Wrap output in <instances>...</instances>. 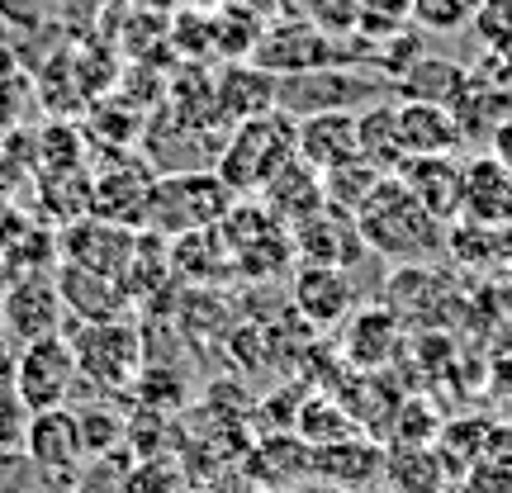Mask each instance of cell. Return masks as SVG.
Wrapping results in <instances>:
<instances>
[{
	"mask_svg": "<svg viewBox=\"0 0 512 493\" xmlns=\"http://www.w3.org/2000/svg\"><path fill=\"white\" fill-rule=\"evenodd\" d=\"M399 133L408 157H456L465 147L456 114L446 105H422V100H399Z\"/></svg>",
	"mask_w": 512,
	"mask_h": 493,
	"instance_id": "cell-25",
	"label": "cell"
},
{
	"mask_svg": "<svg viewBox=\"0 0 512 493\" xmlns=\"http://www.w3.org/2000/svg\"><path fill=\"white\" fill-rule=\"evenodd\" d=\"M299 162H309L313 171L342 166L351 157H361L356 143V110H328V114H304L299 119Z\"/></svg>",
	"mask_w": 512,
	"mask_h": 493,
	"instance_id": "cell-20",
	"label": "cell"
},
{
	"mask_svg": "<svg viewBox=\"0 0 512 493\" xmlns=\"http://www.w3.org/2000/svg\"><path fill=\"white\" fill-rule=\"evenodd\" d=\"M72 418H76V437H81V456L86 460L119 456V446L128 441V418L119 408L81 403V408H72Z\"/></svg>",
	"mask_w": 512,
	"mask_h": 493,
	"instance_id": "cell-28",
	"label": "cell"
},
{
	"mask_svg": "<svg viewBox=\"0 0 512 493\" xmlns=\"http://www.w3.org/2000/svg\"><path fill=\"white\" fill-rule=\"evenodd\" d=\"M233 200H238V195L223 185V176L214 166L171 171V176H157V181H152L143 228L152 238H181V233H195V228H214V223H223V214L233 209Z\"/></svg>",
	"mask_w": 512,
	"mask_h": 493,
	"instance_id": "cell-3",
	"label": "cell"
},
{
	"mask_svg": "<svg viewBox=\"0 0 512 493\" xmlns=\"http://www.w3.org/2000/svg\"><path fill=\"white\" fill-rule=\"evenodd\" d=\"M256 200L266 204L285 228H299V223H309L313 214H323V209H328V195H323V171H313L309 162H299V157H294L290 166H280L271 181L261 185V195H256Z\"/></svg>",
	"mask_w": 512,
	"mask_h": 493,
	"instance_id": "cell-18",
	"label": "cell"
},
{
	"mask_svg": "<svg viewBox=\"0 0 512 493\" xmlns=\"http://www.w3.org/2000/svg\"><path fill=\"white\" fill-rule=\"evenodd\" d=\"M356 228L366 238L370 256L394 266H422L446 256V223L432 219L399 176H380L370 200L356 209Z\"/></svg>",
	"mask_w": 512,
	"mask_h": 493,
	"instance_id": "cell-1",
	"label": "cell"
},
{
	"mask_svg": "<svg viewBox=\"0 0 512 493\" xmlns=\"http://www.w3.org/2000/svg\"><path fill=\"white\" fill-rule=\"evenodd\" d=\"M370 256L366 238L351 214L323 209L309 223L294 228V266H332V271H351Z\"/></svg>",
	"mask_w": 512,
	"mask_h": 493,
	"instance_id": "cell-10",
	"label": "cell"
},
{
	"mask_svg": "<svg viewBox=\"0 0 512 493\" xmlns=\"http://www.w3.org/2000/svg\"><path fill=\"white\" fill-rule=\"evenodd\" d=\"M67 328V304H62V290L48 275H24L15 285L0 290V332L15 337L19 347L24 342H38V337H53V332Z\"/></svg>",
	"mask_w": 512,
	"mask_h": 493,
	"instance_id": "cell-9",
	"label": "cell"
},
{
	"mask_svg": "<svg viewBox=\"0 0 512 493\" xmlns=\"http://www.w3.org/2000/svg\"><path fill=\"white\" fill-rule=\"evenodd\" d=\"M290 299L294 313L313 332L342 328L356 313V280H351V271H332V266H294Z\"/></svg>",
	"mask_w": 512,
	"mask_h": 493,
	"instance_id": "cell-11",
	"label": "cell"
},
{
	"mask_svg": "<svg viewBox=\"0 0 512 493\" xmlns=\"http://www.w3.org/2000/svg\"><path fill=\"white\" fill-rule=\"evenodd\" d=\"M384 91H389V81H375V76L356 72L351 62H323V67H309V72L280 76L275 110L294 114V119L328 114V110H366Z\"/></svg>",
	"mask_w": 512,
	"mask_h": 493,
	"instance_id": "cell-5",
	"label": "cell"
},
{
	"mask_svg": "<svg viewBox=\"0 0 512 493\" xmlns=\"http://www.w3.org/2000/svg\"><path fill=\"white\" fill-rule=\"evenodd\" d=\"M380 176H389V171H380V166L366 162V157H351V162H342V166H328V171H323V195H328V209L356 219V209L370 200V190L380 185Z\"/></svg>",
	"mask_w": 512,
	"mask_h": 493,
	"instance_id": "cell-29",
	"label": "cell"
},
{
	"mask_svg": "<svg viewBox=\"0 0 512 493\" xmlns=\"http://www.w3.org/2000/svg\"><path fill=\"white\" fill-rule=\"evenodd\" d=\"M124 5H133V10H147V15H176L185 0H124Z\"/></svg>",
	"mask_w": 512,
	"mask_h": 493,
	"instance_id": "cell-37",
	"label": "cell"
},
{
	"mask_svg": "<svg viewBox=\"0 0 512 493\" xmlns=\"http://www.w3.org/2000/svg\"><path fill=\"white\" fill-rule=\"evenodd\" d=\"M384 475V446L366 437H347L313 451V479H332V489L361 493Z\"/></svg>",
	"mask_w": 512,
	"mask_h": 493,
	"instance_id": "cell-21",
	"label": "cell"
},
{
	"mask_svg": "<svg viewBox=\"0 0 512 493\" xmlns=\"http://www.w3.org/2000/svg\"><path fill=\"white\" fill-rule=\"evenodd\" d=\"M124 493H185V470L171 456H143L124 465Z\"/></svg>",
	"mask_w": 512,
	"mask_h": 493,
	"instance_id": "cell-31",
	"label": "cell"
},
{
	"mask_svg": "<svg viewBox=\"0 0 512 493\" xmlns=\"http://www.w3.org/2000/svg\"><path fill=\"white\" fill-rule=\"evenodd\" d=\"M67 342H72L76 370L81 380H91L95 389H128V384L143 375V332L110 318V323H72Z\"/></svg>",
	"mask_w": 512,
	"mask_h": 493,
	"instance_id": "cell-6",
	"label": "cell"
},
{
	"mask_svg": "<svg viewBox=\"0 0 512 493\" xmlns=\"http://www.w3.org/2000/svg\"><path fill=\"white\" fill-rule=\"evenodd\" d=\"M384 489L389 493H451L456 479L446 475L432 441H394L384 446Z\"/></svg>",
	"mask_w": 512,
	"mask_h": 493,
	"instance_id": "cell-22",
	"label": "cell"
},
{
	"mask_svg": "<svg viewBox=\"0 0 512 493\" xmlns=\"http://www.w3.org/2000/svg\"><path fill=\"white\" fill-rule=\"evenodd\" d=\"M233 5H242V10H252L256 19H266V24H271V19L285 15V5H290V0H233Z\"/></svg>",
	"mask_w": 512,
	"mask_h": 493,
	"instance_id": "cell-35",
	"label": "cell"
},
{
	"mask_svg": "<svg viewBox=\"0 0 512 493\" xmlns=\"http://www.w3.org/2000/svg\"><path fill=\"white\" fill-rule=\"evenodd\" d=\"M399 342H403V323L394 309H356L342 323V356H347L351 370H384L394 356H399Z\"/></svg>",
	"mask_w": 512,
	"mask_h": 493,
	"instance_id": "cell-15",
	"label": "cell"
},
{
	"mask_svg": "<svg viewBox=\"0 0 512 493\" xmlns=\"http://www.w3.org/2000/svg\"><path fill=\"white\" fill-rule=\"evenodd\" d=\"M57 290H62V304L76 323H110V318H124V309L133 304L119 275H100L86 271V266H62L57 275Z\"/></svg>",
	"mask_w": 512,
	"mask_h": 493,
	"instance_id": "cell-17",
	"label": "cell"
},
{
	"mask_svg": "<svg viewBox=\"0 0 512 493\" xmlns=\"http://www.w3.org/2000/svg\"><path fill=\"white\" fill-rule=\"evenodd\" d=\"M484 5V0H413V19H418L422 29H465L470 19H475V10Z\"/></svg>",
	"mask_w": 512,
	"mask_h": 493,
	"instance_id": "cell-32",
	"label": "cell"
},
{
	"mask_svg": "<svg viewBox=\"0 0 512 493\" xmlns=\"http://www.w3.org/2000/svg\"><path fill=\"white\" fill-rule=\"evenodd\" d=\"M460 219L470 223H512V171L494 152L465 162V190H460Z\"/></svg>",
	"mask_w": 512,
	"mask_h": 493,
	"instance_id": "cell-19",
	"label": "cell"
},
{
	"mask_svg": "<svg viewBox=\"0 0 512 493\" xmlns=\"http://www.w3.org/2000/svg\"><path fill=\"white\" fill-rule=\"evenodd\" d=\"M252 62L266 67L271 76H294V72H309V67H323V62H347V57L332 43V34H323L318 24L280 15L261 29V38H256V48H252Z\"/></svg>",
	"mask_w": 512,
	"mask_h": 493,
	"instance_id": "cell-8",
	"label": "cell"
},
{
	"mask_svg": "<svg viewBox=\"0 0 512 493\" xmlns=\"http://www.w3.org/2000/svg\"><path fill=\"white\" fill-rule=\"evenodd\" d=\"M214 19V57L223 62H252V48L261 29H266V19H256L252 10H242V5H219V10H209Z\"/></svg>",
	"mask_w": 512,
	"mask_h": 493,
	"instance_id": "cell-30",
	"label": "cell"
},
{
	"mask_svg": "<svg viewBox=\"0 0 512 493\" xmlns=\"http://www.w3.org/2000/svg\"><path fill=\"white\" fill-rule=\"evenodd\" d=\"M24 456L34 460V470L53 475L57 484L72 489V479L81 475V437H76L72 408H48V413H29V432H24Z\"/></svg>",
	"mask_w": 512,
	"mask_h": 493,
	"instance_id": "cell-12",
	"label": "cell"
},
{
	"mask_svg": "<svg viewBox=\"0 0 512 493\" xmlns=\"http://www.w3.org/2000/svg\"><path fill=\"white\" fill-rule=\"evenodd\" d=\"M81 380L72 356V342L67 332H53V337H38V342H24L15 351V394L29 413H48V408H67L72 399V384Z\"/></svg>",
	"mask_w": 512,
	"mask_h": 493,
	"instance_id": "cell-7",
	"label": "cell"
},
{
	"mask_svg": "<svg viewBox=\"0 0 512 493\" xmlns=\"http://www.w3.org/2000/svg\"><path fill=\"white\" fill-rule=\"evenodd\" d=\"M465 86H470V72H465L460 62L422 53L389 81V95H399V100H422V105H446V110H451L460 95H465Z\"/></svg>",
	"mask_w": 512,
	"mask_h": 493,
	"instance_id": "cell-23",
	"label": "cell"
},
{
	"mask_svg": "<svg viewBox=\"0 0 512 493\" xmlns=\"http://www.w3.org/2000/svg\"><path fill=\"white\" fill-rule=\"evenodd\" d=\"M408 195L441 223L460 219V190H465V162L456 157H403V166L394 171Z\"/></svg>",
	"mask_w": 512,
	"mask_h": 493,
	"instance_id": "cell-14",
	"label": "cell"
},
{
	"mask_svg": "<svg viewBox=\"0 0 512 493\" xmlns=\"http://www.w3.org/2000/svg\"><path fill=\"white\" fill-rule=\"evenodd\" d=\"M299 119L285 110L252 114L223 133L219 162L214 171L223 176V185L233 195H261V185L271 181L280 166H290L299 157Z\"/></svg>",
	"mask_w": 512,
	"mask_h": 493,
	"instance_id": "cell-2",
	"label": "cell"
},
{
	"mask_svg": "<svg viewBox=\"0 0 512 493\" xmlns=\"http://www.w3.org/2000/svg\"><path fill=\"white\" fill-rule=\"evenodd\" d=\"M294 432L318 451V446H332V441L361 437V422L351 418L347 408H337L328 394H313V399H304L294 408Z\"/></svg>",
	"mask_w": 512,
	"mask_h": 493,
	"instance_id": "cell-27",
	"label": "cell"
},
{
	"mask_svg": "<svg viewBox=\"0 0 512 493\" xmlns=\"http://www.w3.org/2000/svg\"><path fill=\"white\" fill-rule=\"evenodd\" d=\"M479 460H484V465H508L512 470V422L508 427H503V422H498V427H484V451H479Z\"/></svg>",
	"mask_w": 512,
	"mask_h": 493,
	"instance_id": "cell-34",
	"label": "cell"
},
{
	"mask_svg": "<svg viewBox=\"0 0 512 493\" xmlns=\"http://www.w3.org/2000/svg\"><path fill=\"white\" fill-rule=\"evenodd\" d=\"M185 5H195V10H219V5H228V0H185Z\"/></svg>",
	"mask_w": 512,
	"mask_h": 493,
	"instance_id": "cell-38",
	"label": "cell"
},
{
	"mask_svg": "<svg viewBox=\"0 0 512 493\" xmlns=\"http://www.w3.org/2000/svg\"><path fill=\"white\" fill-rule=\"evenodd\" d=\"M356 143H361V157L375 162L380 171H399L408 147H403V133H399V105H366L356 110Z\"/></svg>",
	"mask_w": 512,
	"mask_h": 493,
	"instance_id": "cell-26",
	"label": "cell"
},
{
	"mask_svg": "<svg viewBox=\"0 0 512 493\" xmlns=\"http://www.w3.org/2000/svg\"><path fill=\"white\" fill-rule=\"evenodd\" d=\"M219 228H223V238H228V247H233V266L247 280L252 275L256 280H275V275H285L294 266V228H285L252 195H238Z\"/></svg>",
	"mask_w": 512,
	"mask_h": 493,
	"instance_id": "cell-4",
	"label": "cell"
},
{
	"mask_svg": "<svg viewBox=\"0 0 512 493\" xmlns=\"http://www.w3.org/2000/svg\"><path fill=\"white\" fill-rule=\"evenodd\" d=\"M489 152H494L498 162H503V166H508V171H512V119H508V124H503V128H498L494 138H489Z\"/></svg>",
	"mask_w": 512,
	"mask_h": 493,
	"instance_id": "cell-36",
	"label": "cell"
},
{
	"mask_svg": "<svg viewBox=\"0 0 512 493\" xmlns=\"http://www.w3.org/2000/svg\"><path fill=\"white\" fill-rule=\"evenodd\" d=\"M275 91H280V76H271L256 62H223L214 76V105H219V119L228 128L252 119V114L275 110Z\"/></svg>",
	"mask_w": 512,
	"mask_h": 493,
	"instance_id": "cell-16",
	"label": "cell"
},
{
	"mask_svg": "<svg viewBox=\"0 0 512 493\" xmlns=\"http://www.w3.org/2000/svg\"><path fill=\"white\" fill-rule=\"evenodd\" d=\"M72 493H124V465L114 456H105V465L95 460L91 470H81L72 479Z\"/></svg>",
	"mask_w": 512,
	"mask_h": 493,
	"instance_id": "cell-33",
	"label": "cell"
},
{
	"mask_svg": "<svg viewBox=\"0 0 512 493\" xmlns=\"http://www.w3.org/2000/svg\"><path fill=\"white\" fill-rule=\"evenodd\" d=\"M133 228L124 223H110L100 214H86V219L67 223L62 233V256L72 266H86V271H100V275H124L128 256H133Z\"/></svg>",
	"mask_w": 512,
	"mask_h": 493,
	"instance_id": "cell-13",
	"label": "cell"
},
{
	"mask_svg": "<svg viewBox=\"0 0 512 493\" xmlns=\"http://www.w3.org/2000/svg\"><path fill=\"white\" fill-rule=\"evenodd\" d=\"M166 242H171V275H181L190 285H219V280H228L238 271L233 266V247H228L219 223L181 233V238H166Z\"/></svg>",
	"mask_w": 512,
	"mask_h": 493,
	"instance_id": "cell-24",
	"label": "cell"
}]
</instances>
